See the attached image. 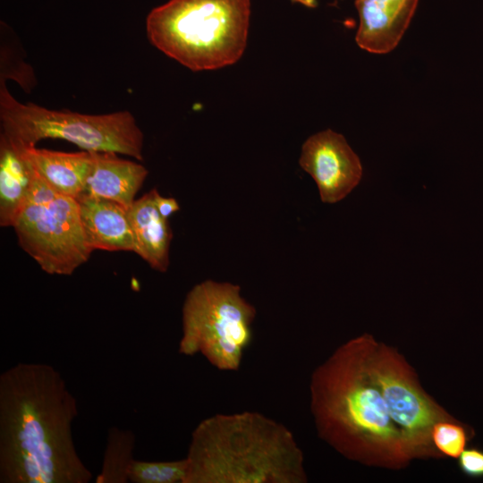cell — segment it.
Instances as JSON below:
<instances>
[{
	"instance_id": "cell-17",
	"label": "cell",
	"mask_w": 483,
	"mask_h": 483,
	"mask_svg": "<svg viewBox=\"0 0 483 483\" xmlns=\"http://www.w3.org/2000/svg\"><path fill=\"white\" fill-rule=\"evenodd\" d=\"M188 471L186 457L174 461L147 462L134 459L129 469V482L184 483Z\"/></svg>"
},
{
	"instance_id": "cell-13",
	"label": "cell",
	"mask_w": 483,
	"mask_h": 483,
	"mask_svg": "<svg viewBox=\"0 0 483 483\" xmlns=\"http://www.w3.org/2000/svg\"><path fill=\"white\" fill-rule=\"evenodd\" d=\"M150 190L135 199L127 209L134 241V253L145 260L152 269L166 272L170 264V245L173 238L168 219L158 212L155 195Z\"/></svg>"
},
{
	"instance_id": "cell-18",
	"label": "cell",
	"mask_w": 483,
	"mask_h": 483,
	"mask_svg": "<svg viewBox=\"0 0 483 483\" xmlns=\"http://www.w3.org/2000/svg\"><path fill=\"white\" fill-rule=\"evenodd\" d=\"M474 436L470 426L454 417L436 422L431 431L432 443L443 458L458 459Z\"/></svg>"
},
{
	"instance_id": "cell-11",
	"label": "cell",
	"mask_w": 483,
	"mask_h": 483,
	"mask_svg": "<svg viewBox=\"0 0 483 483\" xmlns=\"http://www.w3.org/2000/svg\"><path fill=\"white\" fill-rule=\"evenodd\" d=\"M91 152L93 166L81 196L109 199L128 209L148 176V169L114 152Z\"/></svg>"
},
{
	"instance_id": "cell-2",
	"label": "cell",
	"mask_w": 483,
	"mask_h": 483,
	"mask_svg": "<svg viewBox=\"0 0 483 483\" xmlns=\"http://www.w3.org/2000/svg\"><path fill=\"white\" fill-rule=\"evenodd\" d=\"M309 397L318 436L345 458L391 470L415 459L370 364L366 334L341 344L314 369Z\"/></svg>"
},
{
	"instance_id": "cell-8",
	"label": "cell",
	"mask_w": 483,
	"mask_h": 483,
	"mask_svg": "<svg viewBox=\"0 0 483 483\" xmlns=\"http://www.w3.org/2000/svg\"><path fill=\"white\" fill-rule=\"evenodd\" d=\"M370 364L379 381L393 419L409 441L415 459H441L431 431L434 425L453 416L422 387L414 369L394 348L366 334Z\"/></svg>"
},
{
	"instance_id": "cell-1",
	"label": "cell",
	"mask_w": 483,
	"mask_h": 483,
	"mask_svg": "<svg viewBox=\"0 0 483 483\" xmlns=\"http://www.w3.org/2000/svg\"><path fill=\"white\" fill-rule=\"evenodd\" d=\"M77 400L62 375L19 362L0 375V482L88 483L92 472L75 448Z\"/></svg>"
},
{
	"instance_id": "cell-20",
	"label": "cell",
	"mask_w": 483,
	"mask_h": 483,
	"mask_svg": "<svg viewBox=\"0 0 483 483\" xmlns=\"http://www.w3.org/2000/svg\"><path fill=\"white\" fill-rule=\"evenodd\" d=\"M155 203L158 212L165 219H169L174 213L180 209V205L174 198L163 197L157 191L155 195Z\"/></svg>"
},
{
	"instance_id": "cell-15",
	"label": "cell",
	"mask_w": 483,
	"mask_h": 483,
	"mask_svg": "<svg viewBox=\"0 0 483 483\" xmlns=\"http://www.w3.org/2000/svg\"><path fill=\"white\" fill-rule=\"evenodd\" d=\"M33 168L19 147L0 134V225L13 227L33 183Z\"/></svg>"
},
{
	"instance_id": "cell-21",
	"label": "cell",
	"mask_w": 483,
	"mask_h": 483,
	"mask_svg": "<svg viewBox=\"0 0 483 483\" xmlns=\"http://www.w3.org/2000/svg\"><path fill=\"white\" fill-rule=\"evenodd\" d=\"M292 3L301 4L309 8H316L318 4V0H291Z\"/></svg>"
},
{
	"instance_id": "cell-5",
	"label": "cell",
	"mask_w": 483,
	"mask_h": 483,
	"mask_svg": "<svg viewBox=\"0 0 483 483\" xmlns=\"http://www.w3.org/2000/svg\"><path fill=\"white\" fill-rule=\"evenodd\" d=\"M1 133L21 146L60 139L86 151L114 152L142 161L144 135L129 111L86 114L21 103L0 85Z\"/></svg>"
},
{
	"instance_id": "cell-6",
	"label": "cell",
	"mask_w": 483,
	"mask_h": 483,
	"mask_svg": "<svg viewBox=\"0 0 483 483\" xmlns=\"http://www.w3.org/2000/svg\"><path fill=\"white\" fill-rule=\"evenodd\" d=\"M256 315L239 285L214 280L197 284L182 304L178 352L201 354L221 371H237L251 343Z\"/></svg>"
},
{
	"instance_id": "cell-14",
	"label": "cell",
	"mask_w": 483,
	"mask_h": 483,
	"mask_svg": "<svg viewBox=\"0 0 483 483\" xmlns=\"http://www.w3.org/2000/svg\"><path fill=\"white\" fill-rule=\"evenodd\" d=\"M15 145L37 174L52 188L76 199L81 196L93 166L91 151L70 153Z\"/></svg>"
},
{
	"instance_id": "cell-3",
	"label": "cell",
	"mask_w": 483,
	"mask_h": 483,
	"mask_svg": "<svg viewBox=\"0 0 483 483\" xmlns=\"http://www.w3.org/2000/svg\"><path fill=\"white\" fill-rule=\"evenodd\" d=\"M184 483H306L292 432L258 411L218 413L191 432Z\"/></svg>"
},
{
	"instance_id": "cell-4",
	"label": "cell",
	"mask_w": 483,
	"mask_h": 483,
	"mask_svg": "<svg viewBox=\"0 0 483 483\" xmlns=\"http://www.w3.org/2000/svg\"><path fill=\"white\" fill-rule=\"evenodd\" d=\"M250 0H169L146 19L149 42L193 72L220 69L242 56Z\"/></svg>"
},
{
	"instance_id": "cell-12",
	"label": "cell",
	"mask_w": 483,
	"mask_h": 483,
	"mask_svg": "<svg viewBox=\"0 0 483 483\" xmlns=\"http://www.w3.org/2000/svg\"><path fill=\"white\" fill-rule=\"evenodd\" d=\"M77 200L85 236L92 250L134 251L127 208L97 197L80 196Z\"/></svg>"
},
{
	"instance_id": "cell-10",
	"label": "cell",
	"mask_w": 483,
	"mask_h": 483,
	"mask_svg": "<svg viewBox=\"0 0 483 483\" xmlns=\"http://www.w3.org/2000/svg\"><path fill=\"white\" fill-rule=\"evenodd\" d=\"M419 0H355L360 24L357 45L373 54L396 47L414 15Z\"/></svg>"
},
{
	"instance_id": "cell-16",
	"label": "cell",
	"mask_w": 483,
	"mask_h": 483,
	"mask_svg": "<svg viewBox=\"0 0 483 483\" xmlns=\"http://www.w3.org/2000/svg\"><path fill=\"white\" fill-rule=\"evenodd\" d=\"M135 436L128 429H108L103 463L97 483H127L129 469L134 460Z\"/></svg>"
},
{
	"instance_id": "cell-19",
	"label": "cell",
	"mask_w": 483,
	"mask_h": 483,
	"mask_svg": "<svg viewBox=\"0 0 483 483\" xmlns=\"http://www.w3.org/2000/svg\"><path fill=\"white\" fill-rule=\"evenodd\" d=\"M458 467L467 478H483V450L479 447L465 448L458 457Z\"/></svg>"
},
{
	"instance_id": "cell-7",
	"label": "cell",
	"mask_w": 483,
	"mask_h": 483,
	"mask_svg": "<svg viewBox=\"0 0 483 483\" xmlns=\"http://www.w3.org/2000/svg\"><path fill=\"white\" fill-rule=\"evenodd\" d=\"M33 173L31 190L13 225L18 244L47 274L71 275L93 251L79 202L52 188L34 168Z\"/></svg>"
},
{
	"instance_id": "cell-9",
	"label": "cell",
	"mask_w": 483,
	"mask_h": 483,
	"mask_svg": "<svg viewBox=\"0 0 483 483\" xmlns=\"http://www.w3.org/2000/svg\"><path fill=\"white\" fill-rule=\"evenodd\" d=\"M299 164L315 181L325 203L333 204L344 199L362 176L359 157L342 134L330 129L305 140Z\"/></svg>"
}]
</instances>
